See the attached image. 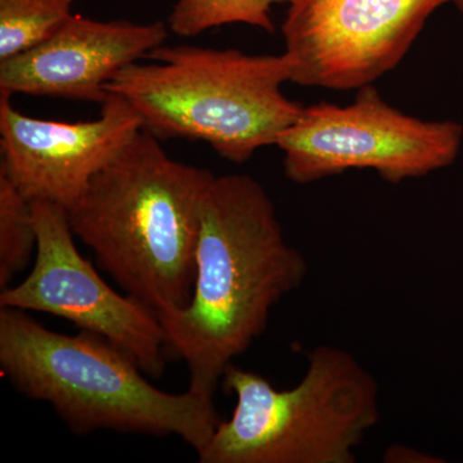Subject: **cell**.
Wrapping results in <instances>:
<instances>
[{"label":"cell","instance_id":"obj_8","mask_svg":"<svg viewBox=\"0 0 463 463\" xmlns=\"http://www.w3.org/2000/svg\"><path fill=\"white\" fill-rule=\"evenodd\" d=\"M453 0H289L282 24L291 81L361 90L397 67L429 17Z\"/></svg>","mask_w":463,"mask_h":463},{"label":"cell","instance_id":"obj_4","mask_svg":"<svg viewBox=\"0 0 463 463\" xmlns=\"http://www.w3.org/2000/svg\"><path fill=\"white\" fill-rule=\"evenodd\" d=\"M152 63L125 67L108 91L123 97L158 139L207 143L219 156L245 163L276 146L304 106L288 99L294 61L281 54L175 45L157 48Z\"/></svg>","mask_w":463,"mask_h":463},{"label":"cell","instance_id":"obj_5","mask_svg":"<svg viewBox=\"0 0 463 463\" xmlns=\"http://www.w3.org/2000/svg\"><path fill=\"white\" fill-rule=\"evenodd\" d=\"M222 381L236 407L197 455L201 463H354L380 421L379 383L341 347H315L292 389L233 364Z\"/></svg>","mask_w":463,"mask_h":463},{"label":"cell","instance_id":"obj_14","mask_svg":"<svg viewBox=\"0 0 463 463\" xmlns=\"http://www.w3.org/2000/svg\"><path fill=\"white\" fill-rule=\"evenodd\" d=\"M385 462L399 463H423V462H438V459H430V456L423 455L420 450L407 447H392L386 449L383 456Z\"/></svg>","mask_w":463,"mask_h":463},{"label":"cell","instance_id":"obj_13","mask_svg":"<svg viewBox=\"0 0 463 463\" xmlns=\"http://www.w3.org/2000/svg\"><path fill=\"white\" fill-rule=\"evenodd\" d=\"M38 245L32 203L0 173V289L32 261Z\"/></svg>","mask_w":463,"mask_h":463},{"label":"cell","instance_id":"obj_12","mask_svg":"<svg viewBox=\"0 0 463 463\" xmlns=\"http://www.w3.org/2000/svg\"><path fill=\"white\" fill-rule=\"evenodd\" d=\"M289 0H176L167 18L170 32L191 38L214 27L246 24L274 32L270 9Z\"/></svg>","mask_w":463,"mask_h":463},{"label":"cell","instance_id":"obj_3","mask_svg":"<svg viewBox=\"0 0 463 463\" xmlns=\"http://www.w3.org/2000/svg\"><path fill=\"white\" fill-rule=\"evenodd\" d=\"M0 370L18 392L51 404L79 435H174L199 455L222 421L214 397L163 392L103 337L52 331L14 307H0Z\"/></svg>","mask_w":463,"mask_h":463},{"label":"cell","instance_id":"obj_11","mask_svg":"<svg viewBox=\"0 0 463 463\" xmlns=\"http://www.w3.org/2000/svg\"><path fill=\"white\" fill-rule=\"evenodd\" d=\"M74 0H0V62L38 47L72 16Z\"/></svg>","mask_w":463,"mask_h":463},{"label":"cell","instance_id":"obj_1","mask_svg":"<svg viewBox=\"0 0 463 463\" xmlns=\"http://www.w3.org/2000/svg\"><path fill=\"white\" fill-rule=\"evenodd\" d=\"M307 274L263 184L245 174L214 175L201 205L190 303L157 316L167 354L187 365L188 390L214 397L233 359L264 334L273 307Z\"/></svg>","mask_w":463,"mask_h":463},{"label":"cell","instance_id":"obj_7","mask_svg":"<svg viewBox=\"0 0 463 463\" xmlns=\"http://www.w3.org/2000/svg\"><path fill=\"white\" fill-rule=\"evenodd\" d=\"M32 206L35 263L23 282L0 291V307L60 317L123 350L147 376H163L167 349L156 313L115 291L83 258L65 207L47 201Z\"/></svg>","mask_w":463,"mask_h":463},{"label":"cell","instance_id":"obj_2","mask_svg":"<svg viewBox=\"0 0 463 463\" xmlns=\"http://www.w3.org/2000/svg\"><path fill=\"white\" fill-rule=\"evenodd\" d=\"M215 174L174 160L142 129L66 210L76 239L157 316L190 303L203 196Z\"/></svg>","mask_w":463,"mask_h":463},{"label":"cell","instance_id":"obj_6","mask_svg":"<svg viewBox=\"0 0 463 463\" xmlns=\"http://www.w3.org/2000/svg\"><path fill=\"white\" fill-rule=\"evenodd\" d=\"M462 141L461 124L404 114L370 84L350 105L303 108L276 146L286 176L298 184L352 169L374 170L386 182L401 183L452 165Z\"/></svg>","mask_w":463,"mask_h":463},{"label":"cell","instance_id":"obj_10","mask_svg":"<svg viewBox=\"0 0 463 463\" xmlns=\"http://www.w3.org/2000/svg\"><path fill=\"white\" fill-rule=\"evenodd\" d=\"M169 26L72 14L38 47L0 62V94L88 100L102 105L125 67L163 47Z\"/></svg>","mask_w":463,"mask_h":463},{"label":"cell","instance_id":"obj_15","mask_svg":"<svg viewBox=\"0 0 463 463\" xmlns=\"http://www.w3.org/2000/svg\"><path fill=\"white\" fill-rule=\"evenodd\" d=\"M452 3H455L456 7L459 9V11L463 14V0H453Z\"/></svg>","mask_w":463,"mask_h":463},{"label":"cell","instance_id":"obj_9","mask_svg":"<svg viewBox=\"0 0 463 463\" xmlns=\"http://www.w3.org/2000/svg\"><path fill=\"white\" fill-rule=\"evenodd\" d=\"M99 118L84 123L43 120L23 114L0 94V173L30 203L69 209L91 179L143 129L136 109L109 93Z\"/></svg>","mask_w":463,"mask_h":463}]
</instances>
